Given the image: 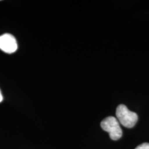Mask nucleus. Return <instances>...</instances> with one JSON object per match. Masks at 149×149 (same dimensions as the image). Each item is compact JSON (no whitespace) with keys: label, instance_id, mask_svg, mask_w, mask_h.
Returning <instances> with one entry per match:
<instances>
[{"label":"nucleus","instance_id":"nucleus-1","mask_svg":"<svg viewBox=\"0 0 149 149\" xmlns=\"http://www.w3.org/2000/svg\"><path fill=\"white\" fill-rule=\"evenodd\" d=\"M116 116L117 120L124 127L130 128L135 126L138 120V116L135 112L128 110L124 104H120L116 109Z\"/></svg>","mask_w":149,"mask_h":149},{"label":"nucleus","instance_id":"nucleus-2","mask_svg":"<svg viewBox=\"0 0 149 149\" xmlns=\"http://www.w3.org/2000/svg\"><path fill=\"white\" fill-rule=\"evenodd\" d=\"M102 129L109 133L110 138L113 140H118L122 136V130L120 128V122L114 117H108L102 121Z\"/></svg>","mask_w":149,"mask_h":149},{"label":"nucleus","instance_id":"nucleus-3","mask_svg":"<svg viewBox=\"0 0 149 149\" xmlns=\"http://www.w3.org/2000/svg\"><path fill=\"white\" fill-rule=\"evenodd\" d=\"M0 49L6 53H13L17 50V43L13 35L5 33L0 36Z\"/></svg>","mask_w":149,"mask_h":149},{"label":"nucleus","instance_id":"nucleus-4","mask_svg":"<svg viewBox=\"0 0 149 149\" xmlns=\"http://www.w3.org/2000/svg\"><path fill=\"white\" fill-rule=\"evenodd\" d=\"M135 149H149V143H143L136 147Z\"/></svg>","mask_w":149,"mask_h":149},{"label":"nucleus","instance_id":"nucleus-5","mask_svg":"<svg viewBox=\"0 0 149 149\" xmlns=\"http://www.w3.org/2000/svg\"><path fill=\"white\" fill-rule=\"evenodd\" d=\"M2 100H3V96H2V94H1V91H0V103L2 102Z\"/></svg>","mask_w":149,"mask_h":149}]
</instances>
